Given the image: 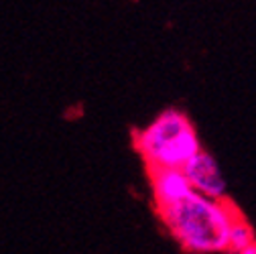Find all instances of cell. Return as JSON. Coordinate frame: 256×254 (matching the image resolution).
Wrapping results in <instances>:
<instances>
[{
    "mask_svg": "<svg viewBox=\"0 0 256 254\" xmlns=\"http://www.w3.org/2000/svg\"><path fill=\"white\" fill-rule=\"evenodd\" d=\"M238 214L224 198L216 200L198 192L171 208L158 210L167 230L191 254L230 250V232Z\"/></svg>",
    "mask_w": 256,
    "mask_h": 254,
    "instance_id": "obj_1",
    "label": "cell"
},
{
    "mask_svg": "<svg viewBox=\"0 0 256 254\" xmlns=\"http://www.w3.org/2000/svg\"><path fill=\"white\" fill-rule=\"evenodd\" d=\"M134 146L146 169H185L202 150L196 126L181 110L169 108L134 132Z\"/></svg>",
    "mask_w": 256,
    "mask_h": 254,
    "instance_id": "obj_2",
    "label": "cell"
},
{
    "mask_svg": "<svg viewBox=\"0 0 256 254\" xmlns=\"http://www.w3.org/2000/svg\"><path fill=\"white\" fill-rule=\"evenodd\" d=\"M150 187H152V200L158 210L171 208L191 194H196L187 173L183 169H150Z\"/></svg>",
    "mask_w": 256,
    "mask_h": 254,
    "instance_id": "obj_3",
    "label": "cell"
},
{
    "mask_svg": "<svg viewBox=\"0 0 256 254\" xmlns=\"http://www.w3.org/2000/svg\"><path fill=\"white\" fill-rule=\"evenodd\" d=\"M183 171L187 173L191 185H194L198 194H204L216 200H222L226 196V179H224L216 158L204 148L191 158Z\"/></svg>",
    "mask_w": 256,
    "mask_h": 254,
    "instance_id": "obj_4",
    "label": "cell"
},
{
    "mask_svg": "<svg viewBox=\"0 0 256 254\" xmlns=\"http://www.w3.org/2000/svg\"><path fill=\"white\" fill-rule=\"evenodd\" d=\"M254 242H256V238H254L252 228L248 226V222L238 214L234 224H232V232H230V250L240 254L244 248H248Z\"/></svg>",
    "mask_w": 256,
    "mask_h": 254,
    "instance_id": "obj_5",
    "label": "cell"
},
{
    "mask_svg": "<svg viewBox=\"0 0 256 254\" xmlns=\"http://www.w3.org/2000/svg\"><path fill=\"white\" fill-rule=\"evenodd\" d=\"M240 254H256V242H254V244H250L248 248H244Z\"/></svg>",
    "mask_w": 256,
    "mask_h": 254,
    "instance_id": "obj_6",
    "label": "cell"
}]
</instances>
